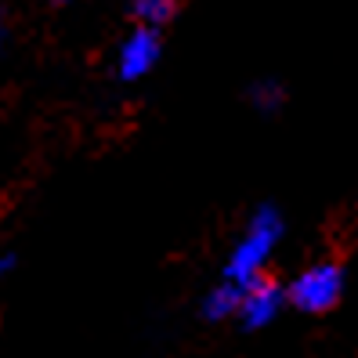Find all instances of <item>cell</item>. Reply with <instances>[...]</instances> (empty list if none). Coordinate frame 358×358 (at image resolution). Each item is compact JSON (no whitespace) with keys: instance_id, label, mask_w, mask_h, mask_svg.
Returning a JSON list of instances; mask_svg holds the SVG:
<instances>
[{"instance_id":"3","label":"cell","mask_w":358,"mask_h":358,"mask_svg":"<svg viewBox=\"0 0 358 358\" xmlns=\"http://www.w3.org/2000/svg\"><path fill=\"white\" fill-rule=\"evenodd\" d=\"M152 55H156V40H152V33L145 29V33H138L127 48H123V73L127 76H138L145 66L152 62Z\"/></svg>"},{"instance_id":"1","label":"cell","mask_w":358,"mask_h":358,"mask_svg":"<svg viewBox=\"0 0 358 358\" xmlns=\"http://www.w3.org/2000/svg\"><path fill=\"white\" fill-rule=\"evenodd\" d=\"M341 286H344V275H341V264H315L311 271H304V275L293 282L289 289V301L297 304L301 311H329L336 308V301H341Z\"/></svg>"},{"instance_id":"2","label":"cell","mask_w":358,"mask_h":358,"mask_svg":"<svg viewBox=\"0 0 358 358\" xmlns=\"http://www.w3.org/2000/svg\"><path fill=\"white\" fill-rule=\"evenodd\" d=\"M131 11L145 29H159L178 15V0H134Z\"/></svg>"}]
</instances>
